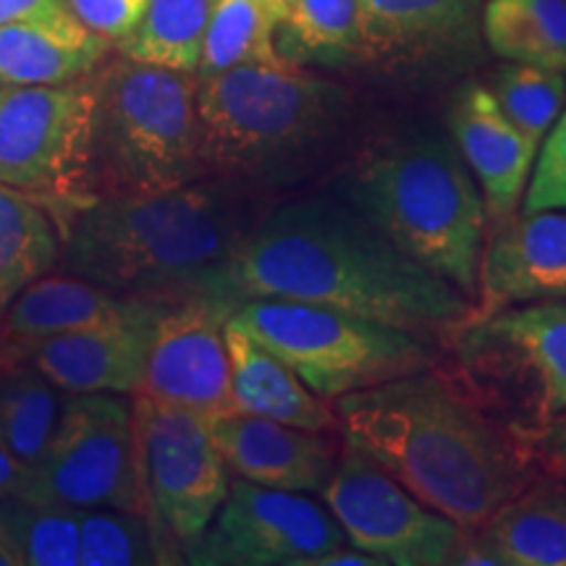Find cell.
I'll return each mask as SVG.
<instances>
[{
    "label": "cell",
    "mask_w": 566,
    "mask_h": 566,
    "mask_svg": "<svg viewBox=\"0 0 566 566\" xmlns=\"http://www.w3.org/2000/svg\"><path fill=\"white\" fill-rule=\"evenodd\" d=\"M223 296L233 307L244 300L325 304L420 338H454L478 315L470 296L401 252L346 200L273 210L233 252Z\"/></svg>",
    "instance_id": "6da1fadb"
},
{
    "label": "cell",
    "mask_w": 566,
    "mask_h": 566,
    "mask_svg": "<svg viewBox=\"0 0 566 566\" xmlns=\"http://www.w3.org/2000/svg\"><path fill=\"white\" fill-rule=\"evenodd\" d=\"M336 417L346 446L470 533L533 483L525 438L433 367L342 396Z\"/></svg>",
    "instance_id": "7a4b0ae2"
},
{
    "label": "cell",
    "mask_w": 566,
    "mask_h": 566,
    "mask_svg": "<svg viewBox=\"0 0 566 566\" xmlns=\"http://www.w3.org/2000/svg\"><path fill=\"white\" fill-rule=\"evenodd\" d=\"M53 221L69 273L160 304L226 300V268L250 231L229 189L202 179L160 195L92 197Z\"/></svg>",
    "instance_id": "3957f363"
},
{
    "label": "cell",
    "mask_w": 566,
    "mask_h": 566,
    "mask_svg": "<svg viewBox=\"0 0 566 566\" xmlns=\"http://www.w3.org/2000/svg\"><path fill=\"white\" fill-rule=\"evenodd\" d=\"M346 202L401 252L478 300L485 202L449 137L412 134L380 145L346 181Z\"/></svg>",
    "instance_id": "277c9868"
},
{
    "label": "cell",
    "mask_w": 566,
    "mask_h": 566,
    "mask_svg": "<svg viewBox=\"0 0 566 566\" xmlns=\"http://www.w3.org/2000/svg\"><path fill=\"white\" fill-rule=\"evenodd\" d=\"M92 90L90 200L171 192L208 174L197 74L108 55Z\"/></svg>",
    "instance_id": "5b68a950"
},
{
    "label": "cell",
    "mask_w": 566,
    "mask_h": 566,
    "mask_svg": "<svg viewBox=\"0 0 566 566\" xmlns=\"http://www.w3.org/2000/svg\"><path fill=\"white\" fill-rule=\"evenodd\" d=\"M344 87L292 61L247 63L197 76L208 171L268 174L307 158L344 124Z\"/></svg>",
    "instance_id": "8992f818"
},
{
    "label": "cell",
    "mask_w": 566,
    "mask_h": 566,
    "mask_svg": "<svg viewBox=\"0 0 566 566\" xmlns=\"http://www.w3.org/2000/svg\"><path fill=\"white\" fill-rule=\"evenodd\" d=\"M229 321L281 357L325 401L433 367L424 338L325 304L244 300Z\"/></svg>",
    "instance_id": "52a82bcc"
},
{
    "label": "cell",
    "mask_w": 566,
    "mask_h": 566,
    "mask_svg": "<svg viewBox=\"0 0 566 566\" xmlns=\"http://www.w3.org/2000/svg\"><path fill=\"white\" fill-rule=\"evenodd\" d=\"M451 342L462 386L525 441L566 412V302L475 315Z\"/></svg>",
    "instance_id": "ba28073f"
},
{
    "label": "cell",
    "mask_w": 566,
    "mask_h": 566,
    "mask_svg": "<svg viewBox=\"0 0 566 566\" xmlns=\"http://www.w3.org/2000/svg\"><path fill=\"white\" fill-rule=\"evenodd\" d=\"M134 441L145 509L166 564H179L229 495V464L208 417L134 396Z\"/></svg>",
    "instance_id": "9c48e42d"
},
{
    "label": "cell",
    "mask_w": 566,
    "mask_h": 566,
    "mask_svg": "<svg viewBox=\"0 0 566 566\" xmlns=\"http://www.w3.org/2000/svg\"><path fill=\"white\" fill-rule=\"evenodd\" d=\"M92 90L69 84L0 87V184L61 212L90 200Z\"/></svg>",
    "instance_id": "30bf717a"
},
{
    "label": "cell",
    "mask_w": 566,
    "mask_h": 566,
    "mask_svg": "<svg viewBox=\"0 0 566 566\" xmlns=\"http://www.w3.org/2000/svg\"><path fill=\"white\" fill-rule=\"evenodd\" d=\"M34 499L71 509H145L134 409L122 394H69L34 472Z\"/></svg>",
    "instance_id": "8fae6325"
},
{
    "label": "cell",
    "mask_w": 566,
    "mask_h": 566,
    "mask_svg": "<svg viewBox=\"0 0 566 566\" xmlns=\"http://www.w3.org/2000/svg\"><path fill=\"white\" fill-rule=\"evenodd\" d=\"M342 546L346 535L331 509L239 478L184 558L197 566H317Z\"/></svg>",
    "instance_id": "7c38bea8"
},
{
    "label": "cell",
    "mask_w": 566,
    "mask_h": 566,
    "mask_svg": "<svg viewBox=\"0 0 566 566\" xmlns=\"http://www.w3.org/2000/svg\"><path fill=\"white\" fill-rule=\"evenodd\" d=\"M323 499L346 541L386 566H446L464 537L454 520L424 506L384 467L346 443Z\"/></svg>",
    "instance_id": "4fadbf2b"
},
{
    "label": "cell",
    "mask_w": 566,
    "mask_h": 566,
    "mask_svg": "<svg viewBox=\"0 0 566 566\" xmlns=\"http://www.w3.org/2000/svg\"><path fill=\"white\" fill-rule=\"evenodd\" d=\"M233 304L218 296L171 302L155 325L145 375L134 396L202 417L237 409L226 323Z\"/></svg>",
    "instance_id": "5bb4252c"
},
{
    "label": "cell",
    "mask_w": 566,
    "mask_h": 566,
    "mask_svg": "<svg viewBox=\"0 0 566 566\" xmlns=\"http://www.w3.org/2000/svg\"><path fill=\"white\" fill-rule=\"evenodd\" d=\"M359 59L396 74H449L483 53L480 0H359Z\"/></svg>",
    "instance_id": "9a60e30c"
},
{
    "label": "cell",
    "mask_w": 566,
    "mask_h": 566,
    "mask_svg": "<svg viewBox=\"0 0 566 566\" xmlns=\"http://www.w3.org/2000/svg\"><path fill=\"white\" fill-rule=\"evenodd\" d=\"M208 428L229 470L258 485L323 493L338 464L328 433L294 428L242 409L208 417Z\"/></svg>",
    "instance_id": "2e32d148"
},
{
    "label": "cell",
    "mask_w": 566,
    "mask_h": 566,
    "mask_svg": "<svg viewBox=\"0 0 566 566\" xmlns=\"http://www.w3.org/2000/svg\"><path fill=\"white\" fill-rule=\"evenodd\" d=\"M166 307L132 321L40 338L17 359L30 363L69 394L134 396L145 375L155 325Z\"/></svg>",
    "instance_id": "e0dca14e"
},
{
    "label": "cell",
    "mask_w": 566,
    "mask_h": 566,
    "mask_svg": "<svg viewBox=\"0 0 566 566\" xmlns=\"http://www.w3.org/2000/svg\"><path fill=\"white\" fill-rule=\"evenodd\" d=\"M449 129L467 168L475 176L485 216L495 229L512 221L525 195L537 147L516 129L493 90L483 84L462 87L451 105Z\"/></svg>",
    "instance_id": "ac0fdd59"
},
{
    "label": "cell",
    "mask_w": 566,
    "mask_h": 566,
    "mask_svg": "<svg viewBox=\"0 0 566 566\" xmlns=\"http://www.w3.org/2000/svg\"><path fill=\"white\" fill-rule=\"evenodd\" d=\"M483 313L530 302H566V210L522 212L495 229L480 265Z\"/></svg>",
    "instance_id": "d6986e66"
},
{
    "label": "cell",
    "mask_w": 566,
    "mask_h": 566,
    "mask_svg": "<svg viewBox=\"0 0 566 566\" xmlns=\"http://www.w3.org/2000/svg\"><path fill=\"white\" fill-rule=\"evenodd\" d=\"M158 307L166 304L116 294L82 275L45 273L21 289L0 313V359H17L40 338L132 321Z\"/></svg>",
    "instance_id": "ffe728a7"
},
{
    "label": "cell",
    "mask_w": 566,
    "mask_h": 566,
    "mask_svg": "<svg viewBox=\"0 0 566 566\" xmlns=\"http://www.w3.org/2000/svg\"><path fill=\"white\" fill-rule=\"evenodd\" d=\"M113 45L74 17V11L0 24V87L69 84L90 76Z\"/></svg>",
    "instance_id": "44dd1931"
},
{
    "label": "cell",
    "mask_w": 566,
    "mask_h": 566,
    "mask_svg": "<svg viewBox=\"0 0 566 566\" xmlns=\"http://www.w3.org/2000/svg\"><path fill=\"white\" fill-rule=\"evenodd\" d=\"M226 344H229L237 409L317 433H331L338 428V417L331 412L325 399L304 384L281 357H275L231 321L226 323Z\"/></svg>",
    "instance_id": "7402d4cb"
},
{
    "label": "cell",
    "mask_w": 566,
    "mask_h": 566,
    "mask_svg": "<svg viewBox=\"0 0 566 566\" xmlns=\"http://www.w3.org/2000/svg\"><path fill=\"white\" fill-rule=\"evenodd\" d=\"M475 533L501 566H566V483H530Z\"/></svg>",
    "instance_id": "603a6c76"
},
{
    "label": "cell",
    "mask_w": 566,
    "mask_h": 566,
    "mask_svg": "<svg viewBox=\"0 0 566 566\" xmlns=\"http://www.w3.org/2000/svg\"><path fill=\"white\" fill-rule=\"evenodd\" d=\"M69 391L24 359H0V436L27 470L38 472L59 428Z\"/></svg>",
    "instance_id": "cb8c5ba5"
},
{
    "label": "cell",
    "mask_w": 566,
    "mask_h": 566,
    "mask_svg": "<svg viewBox=\"0 0 566 566\" xmlns=\"http://www.w3.org/2000/svg\"><path fill=\"white\" fill-rule=\"evenodd\" d=\"M61 237L51 212L19 189L0 184V313L21 289L51 273Z\"/></svg>",
    "instance_id": "d4e9b609"
},
{
    "label": "cell",
    "mask_w": 566,
    "mask_h": 566,
    "mask_svg": "<svg viewBox=\"0 0 566 566\" xmlns=\"http://www.w3.org/2000/svg\"><path fill=\"white\" fill-rule=\"evenodd\" d=\"M488 48L509 63L566 69V0H488Z\"/></svg>",
    "instance_id": "484cf974"
},
{
    "label": "cell",
    "mask_w": 566,
    "mask_h": 566,
    "mask_svg": "<svg viewBox=\"0 0 566 566\" xmlns=\"http://www.w3.org/2000/svg\"><path fill=\"white\" fill-rule=\"evenodd\" d=\"M218 0H147L137 27L116 42L126 59L197 74Z\"/></svg>",
    "instance_id": "4316f807"
},
{
    "label": "cell",
    "mask_w": 566,
    "mask_h": 566,
    "mask_svg": "<svg viewBox=\"0 0 566 566\" xmlns=\"http://www.w3.org/2000/svg\"><path fill=\"white\" fill-rule=\"evenodd\" d=\"M281 21L260 0H218L202 42L197 76L247 66V63H281L275 32Z\"/></svg>",
    "instance_id": "83f0119b"
},
{
    "label": "cell",
    "mask_w": 566,
    "mask_h": 566,
    "mask_svg": "<svg viewBox=\"0 0 566 566\" xmlns=\"http://www.w3.org/2000/svg\"><path fill=\"white\" fill-rule=\"evenodd\" d=\"M283 45L292 55L338 63L359 59V0H289Z\"/></svg>",
    "instance_id": "f1b7e54d"
},
{
    "label": "cell",
    "mask_w": 566,
    "mask_h": 566,
    "mask_svg": "<svg viewBox=\"0 0 566 566\" xmlns=\"http://www.w3.org/2000/svg\"><path fill=\"white\" fill-rule=\"evenodd\" d=\"M0 516L17 537L24 564H80V509L48 499H6L0 501Z\"/></svg>",
    "instance_id": "f546056e"
},
{
    "label": "cell",
    "mask_w": 566,
    "mask_h": 566,
    "mask_svg": "<svg viewBox=\"0 0 566 566\" xmlns=\"http://www.w3.org/2000/svg\"><path fill=\"white\" fill-rule=\"evenodd\" d=\"M82 566L163 564L158 535L145 509H80Z\"/></svg>",
    "instance_id": "4dcf8cb0"
},
{
    "label": "cell",
    "mask_w": 566,
    "mask_h": 566,
    "mask_svg": "<svg viewBox=\"0 0 566 566\" xmlns=\"http://www.w3.org/2000/svg\"><path fill=\"white\" fill-rule=\"evenodd\" d=\"M493 95L516 129L541 147L564 111L566 80L556 69L509 63L495 74Z\"/></svg>",
    "instance_id": "1f68e13d"
},
{
    "label": "cell",
    "mask_w": 566,
    "mask_h": 566,
    "mask_svg": "<svg viewBox=\"0 0 566 566\" xmlns=\"http://www.w3.org/2000/svg\"><path fill=\"white\" fill-rule=\"evenodd\" d=\"M541 210H566V111L546 134L525 195V212Z\"/></svg>",
    "instance_id": "d6a6232c"
},
{
    "label": "cell",
    "mask_w": 566,
    "mask_h": 566,
    "mask_svg": "<svg viewBox=\"0 0 566 566\" xmlns=\"http://www.w3.org/2000/svg\"><path fill=\"white\" fill-rule=\"evenodd\" d=\"M66 3L87 30L116 45L137 27L147 0H66Z\"/></svg>",
    "instance_id": "836d02e7"
},
{
    "label": "cell",
    "mask_w": 566,
    "mask_h": 566,
    "mask_svg": "<svg viewBox=\"0 0 566 566\" xmlns=\"http://www.w3.org/2000/svg\"><path fill=\"white\" fill-rule=\"evenodd\" d=\"M530 454L551 478L566 483V412L554 417L541 433L527 441Z\"/></svg>",
    "instance_id": "e575fe53"
},
{
    "label": "cell",
    "mask_w": 566,
    "mask_h": 566,
    "mask_svg": "<svg viewBox=\"0 0 566 566\" xmlns=\"http://www.w3.org/2000/svg\"><path fill=\"white\" fill-rule=\"evenodd\" d=\"M6 499H34V475L11 454L0 436V501Z\"/></svg>",
    "instance_id": "d590c367"
},
{
    "label": "cell",
    "mask_w": 566,
    "mask_h": 566,
    "mask_svg": "<svg viewBox=\"0 0 566 566\" xmlns=\"http://www.w3.org/2000/svg\"><path fill=\"white\" fill-rule=\"evenodd\" d=\"M66 0H0V24H9L17 19L45 17V13L66 11Z\"/></svg>",
    "instance_id": "8d00e7d4"
},
{
    "label": "cell",
    "mask_w": 566,
    "mask_h": 566,
    "mask_svg": "<svg viewBox=\"0 0 566 566\" xmlns=\"http://www.w3.org/2000/svg\"><path fill=\"white\" fill-rule=\"evenodd\" d=\"M0 566H24V556H21V548L17 537L9 530V525L0 516Z\"/></svg>",
    "instance_id": "74e56055"
},
{
    "label": "cell",
    "mask_w": 566,
    "mask_h": 566,
    "mask_svg": "<svg viewBox=\"0 0 566 566\" xmlns=\"http://www.w3.org/2000/svg\"><path fill=\"white\" fill-rule=\"evenodd\" d=\"M260 3L268 6V9L279 17V21H283V17H286V0H260Z\"/></svg>",
    "instance_id": "f35d334b"
},
{
    "label": "cell",
    "mask_w": 566,
    "mask_h": 566,
    "mask_svg": "<svg viewBox=\"0 0 566 566\" xmlns=\"http://www.w3.org/2000/svg\"><path fill=\"white\" fill-rule=\"evenodd\" d=\"M286 3H289V0H286Z\"/></svg>",
    "instance_id": "ab89813d"
}]
</instances>
